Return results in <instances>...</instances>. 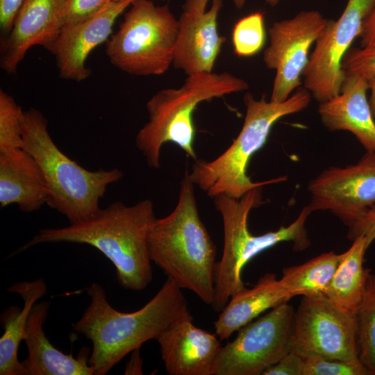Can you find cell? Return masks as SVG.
Masks as SVG:
<instances>
[{
    "label": "cell",
    "instance_id": "obj_1",
    "mask_svg": "<svg viewBox=\"0 0 375 375\" xmlns=\"http://www.w3.org/2000/svg\"><path fill=\"white\" fill-rule=\"evenodd\" d=\"M156 218L150 199L133 206L114 202L85 222L41 229L13 255L42 243L88 244L113 264L117 281L124 289L141 291L153 278L147 235Z\"/></svg>",
    "mask_w": 375,
    "mask_h": 375
},
{
    "label": "cell",
    "instance_id": "obj_2",
    "mask_svg": "<svg viewBox=\"0 0 375 375\" xmlns=\"http://www.w3.org/2000/svg\"><path fill=\"white\" fill-rule=\"evenodd\" d=\"M87 292L90 302L74 330L92 342L89 364L94 375L107 374L125 356L145 342L156 340L171 324L190 312L181 289L169 278L147 303L131 312L114 308L99 283H91Z\"/></svg>",
    "mask_w": 375,
    "mask_h": 375
},
{
    "label": "cell",
    "instance_id": "obj_3",
    "mask_svg": "<svg viewBox=\"0 0 375 375\" xmlns=\"http://www.w3.org/2000/svg\"><path fill=\"white\" fill-rule=\"evenodd\" d=\"M194 185L186 171L174 210L149 226L147 247L151 260L169 279L211 305L217 248L200 218Z\"/></svg>",
    "mask_w": 375,
    "mask_h": 375
},
{
    "label": "cell",
    "instance_id": "obj_4",
    "mask_svg": "<svg viewBox=\"0 0 375 375\" xmlns=\"http://www.w3.org/2000/svg\"><path fill=\"white\" fill-rule=\"evenodd\" d=\"M310 94L298 89L285 101H267L265 96L256 99L249 92L244 97L246 115L242 129L232 144L217 158L210 162L195 160L190 178L194 185L208 196L219 194L240 199L252 189L282 182L284 176L253 182L247 174L251 156L265 144L274 125L283 117L299 112L308 107Z\"/></svg>",
    "mask_w": 375,
    "mask_h": 375
},
{
    "label": "cell",
    "instance_id": "obj_5",
    "mask_svg": "<svg viewBox=\"0 0 375 375\" xmlns=\"http://www.w3.org/2000/svg\"><path fill=\"white\" fill-rule=\"evenodd\" d=\"M23 149L39 164L48 188L47 205L65 215L70 224L85 222L100 209L107 187L119 181V169L90 171L68 158L56 146L42 112L31 108L24 112Z\"/></svg>",
    "mask_w": 375,
    "mask_h": 375
},
{
    "label": "cell",
    "instance_id": "obj_6",
    "mask_svg": "<svg viewBox=\"0 0 375 375\" xmlns=\"http://www.w3.org/2000/svg\"><path fill=\"white\" fill-rule=\"evenodd\" d=\"M248 88L244 79L224 72L188 75L181 87L158 91L146 103L149 120L135 137L148 166L160 167L161 147L168 142L197 160L193 114L198 105Z\"/></svg>",
    "mask_w": 375,
    "mask_h": 375
},
{
    "label": "cell",
    "instance_id": "obj_7",
    "mask_svg": "<svg viewBox=\"0 0 375 375\" xmlns=\"http://www.w3.org/2000/svg\"><path fill=\"white\" fill-rule=\"evenodd\" d=\"M262 188L252 189L240 199L226 194L214 197L224 226V248L222 258L216 265L211 304L215 312H221L231 297L245 287L242 269L258 253L282 242H293L296 251L305 250L310 244L306 224L312 212L308 206L288 226L260 235L249 231L248 217L250 211L260 204Z\"/></svg>",
    "mask_w": 375,
    "mask_h": 375
},
{
    "label": "cell",
    "instance_id": "obj_8",
    "mask_svg": "<svg viewBox=\"0 0 375 375\" xmlns=\"http://www.w3.org/2000/svg\"><path fill=\"white\" fill-rule=\"evenodd\" d=\"M178 30L167 4L134 0L118 29L106 44V54L117 69L133 76H159L173 64Z\"/></svg>",
    "mask_w": 375,
    "mask_h": 375
},
{
    "label": "cell",
    "instance_id": "obj_9",
    "mask_svg": "<svg viewBox=\"0 0 375 375\" xmlns=\"http://www.w3.org/2000/svg\"><path fill=\"white\" fill-rule=\"evenodd\" d=\"M291 351L303 358L360 361L356 312L324 294L303 296L294 312Z\"/></svg>",
    "mask_w": 375,
    "mask_h": 375
},
{
    "label": "cell",
    "instance_id": "obj_10",
    "mask_svg": "<svg viewBox=\"0 0 375 375\" xmlns=\"http://www.w3.org/2000/svg\"><path fill=\"white\" fill-rule=\"evenodd\" d=\"M294 312L283 303L242 326L222 346L214 375H262L291 351Z\"/></svg>",
    "mask_w": 375,
    "mask_h": 375
},
{
    "label": "cell",
    "instance_id": "obj_11",
    "mask_svg": "<svg viewBox=\"0 0 375 375\" xmlns=\"http://www.w3.org/2000/svg\"><path fill=\"white\" fill-rule=\"evenodd\" d=\"M374 6L375 0H348L340 18L328 19L316 40L302 76L304 88L319 103L340 92L343 58Z\"/></svg>",
    "mask_w": 375,
    "mask_h": 375
},
{
    "label": "cell",
    "instance_id": "obj_12",
    "mask_svg": "<svg viewBox=\"0 0 375 375\" xmlns=\"http://www.w3.org/2000/svg\"><path fill=\"white\" fill-rule=\"evenodd\" d=\"M328 21L318 11L308 10L272 24L262 57L265 66L276 72L270 101H285L301 85L310 47Z\"/></svg>",
    "mask_w": 375,
    "mask_h": 375
},
{
    "label": "cell",
    "instance_id": "obj_13",
    "mask_svg": "<svg viewBox=\"0 0 375 375\" xmlns=\"http://www.w3.org/2000/svg\"><path fill=\"white\" fill-rule=\"evenodd\" d=\"M308 189L311 212H331L351 228L375 205V151H367L354 165L324 170Z\"/></svg>",
    "mask_w": 375,
    "mask_h": 375
},
{
    "label": "cell",
    "instance_id": "obj_14",
    "mask_svg": "<svg viewBox=\"0 0 375 375\" xmlns=\"http://www.w3.org/2000/svg\"><path fill=\"white\" fill-rule=\"evenodd\" d=\"M133 1H111L90 19L61 28L50 51L61 78L80 82L90 76L91 70L86 67L90 53L107 42L116 19Z\"/></svg>",
    "mask_w": 375,
    "mask_h": 375
},
{
    "label": "cell",
    "instance_id": "obj_15",
    "mask_svg": "<svg viewBox=\"0 0 375 375\" xmlns=\"http://www.w3.org/2000/svg\"><path fill=\"white\" fill-rule=\"evenodd\" d=\"M170 375H214L222 345L217 338L193 323L190 312L165 328L156 340Z\"/></svg>",
    "mask_w": 375,
    "mask_h": 375
},
{
    "label": "cell",
    "instance_id": "obj_16",
    "mask_svg": "<svg viewBox=\"0 0 375 375\" xmlns=\"http://www.w3.org/2000/svg\"><path fill=\"white\" fill-rule=\"evenodd\" d=\"M58 0H25L9 34L1 40L0 66L8 74L16 73L27 51L35 45L49 51L61 25L57 16Z\"/></svg>",
    "mask_w": 375,
    "mask_h": 375
},
{
    "label": "cell",
    "instance_id": "obj_17",
    "mask_svg": "<svg viewBox=\"0 0 375 375\" xmlns=\"http://www.w3.org/2000/svg\"><path fill=\"white\" fill-rule=\"evenodd\" d=\"M211 1L209 10L199 15L183 11L178 19L172 65L188 76L212 72L226 40L217 31L222 0Z\"/></svg>",
    "mask_w": 375,
    "mask_h": 375
},
{
    "label": "cell",
    "instance_id": "obj_18",
    "mask_svg": "<svg viewBox=\"0 0 375 375\" xmlns=\"http://www.w3.org/2000/svg\"><path fill=\"white\" fill-rule=\"evenodd\" d=\"M369 89L367 79L345 74L340 92L319 103L318 112L327 129L349 131L366 151H375V120L367 97Z\"/></svg>",
    "mask_w": 375,
    "mask_h": 375
},
{
    "label": "cell",
    "instance_id": "obj_19",
    "mask_svg": "<svg viewBox=\"0 0 375 375\" xmlns=\"http://www.w3.org/2000/svg\"><path fill=\"white\" fill-rule=\"evenodd\" d=\"M49 307V301H42L30 311L24 339L28 356L22 361L24 375H94L88 347L82 348L74 358L49 342L43 330Z\"/></svg>",
    "mask_w": 375,
    "mask_h": 375
},
{
    "label": "cell",
    "instance_id": "obj_20",
    "mask_svg": "<svg viewBox=\"0 0 375 375\" xmlns=\"http://www.w3.org/2000/svg\"><path fill=\"white\" fill-rule=\"evenodd\" d=\"M48 188L35 158L22 148L0 151V203L32 212L47 204Z\"/></svg>",
    "mask_w": 375,
    "mask_h": 375
},
{
    "label": "cell",
    "instance_id": "obj_21",
    "mask_svg": "<svg viewBox=\"0 0 375 375\" xmlns=\"http://www.w3.org/2000/svg\"><path fill=\"white\" fill-rule=\"evenodd\" d=\"M291 298L280 278L267 273L253 288L244 287L231 297L214 322L215 334L220 340H227L262 312Z\"/></svg>",
    "mask_w": 375,
    "mask_h": 375
},
{
    "label": "cell",
    "instance_id": "obj_22",
    "mask_svg": "<svg viewBox=\"0 0 375 375\" xmlns=\"http://www.w3.org/2000/svg\"><path fill=\"white\" fill-rule=\"evenodd\" d=\"M47 287L42 278L33 281L12 284L7 290L16 293L24 301L22 308L17 306L6 308L0 321L4 332L0 338V374L24 375L23 365L17 358V351L26 335L28 315L33 305L47 293Z\"/></svg>",
    "mask_w": 375,
    "mask_h": 375
},
{
    "label": "cell",
    "instance_id": "obj_23",
    "mask_svg": "<svg viewBox=\"0 0 375 375\" xmlns=\"http://www.w3.org/2000/svg\"><path fill=\"white\" fill-rule=\"evenodd\" d=\"M369 244L367 237L361 235L343 253L339 265L326 288L324 295L344 310L356 312L366 291L368 274L363 267L364 256Z\"/></svg>",
    "mask_w": 375,
    "mask_h": 375
},
{
    "label": "cell",
    "instance_id": "obj_24",
    "mask_svg": "<svg viewBox=\"0 0 375 375\" xmlns=\"http://www.w3.org/2000/svg\"><path fill=\"white\" fill-rule=\"evenodd\" d=\"M341 259V254L329 251L307 262L285 267L280 278L291 297L323 295Z\"/></svg>",
    "mask_w": 375,
    "mask_h": 375
},
{
    "label": "cell",
    "instance_id": "obj_25",
    "mask_svg": "<svg viewBox=\"0 0 375 375\" xmlns=\"http://www.w3.org/2000/svg\"><path fill=\"white\" fill-rule=\"evenodd\" d=\"M356 315L359 359L368 375H375V274L370 271L365 297Z\"/></svg>",
    "mask_w": 375,
    "mask_h": 375
},
{
    "label": "cell",
    "instance_id": "obj_26",
    "mask_svg": "<svg viewBox=\"0 0 375 375\" xmlns=\"http://www.w3.org/2000/svg\"><path fill=\"white\" fill-rule=\"evenodd\" d=\"M265 39L264 16L261 12L241 18L233 27L232 43L235 53L240 57L258 53L264 47Z\"/></svg>",
    "mask_w": 375,
    "mask_h": 375
},
{
    "label": "cell",
    "instance_id": "obj_27",
    "mask_svg": "<svg viewBox=\"0 0 375 375\" xmlns=\"http://www.w3.org/2000/svg\"><path fill=\"white\" fill-rule=\"evenodd\" d=\"M24 112L12 96L0 90V151L23 149Z\"/></svg>",
    "mask_w": 375,
    "mask_h": 375
},
{
    "label": "cell",
    "instance_id": "obj_28",
    "mask_svg": "<svg viewBox=\"0 0 375 375\" xmlns=\"http://www.w3.org/2000/svg\"><path fill=\"white\" fill-rule=\"evenodd\" d=\"M111 1V0H58V19L62 27L76 24L93 17Z\"/></svg>",
    "mask_w": 375,
    "mask_h": 375
},
{
    "label": "cell",
    "instance_id": "obj_29",
    "mask_svg": "<svg viewBox=\"0 0 375 375\" xmlns=\"http://www.w3.org/2000/svg\"><path fill=\"white\" fill-rule=\"evenodd\" d=\"M303 358V375H368L360 361L349 362L321 357Z\"/></svg>",
    "mask_w": 375,
    "mask_h": 375
},
{
    "label": "cell",
    "instance_id": "obj_30",
    "mask_svg": "<svg viewBox=\"0 0 375 375\" xmlns=\"http://www.w3.org/2000/svg\"><path fill=\"white\" fill-rule=\"evenodd\" d=\"M345 74H355L368 81L375 77V44L360 48H350L342 64Z\"/></svg>",
    "mask_w": 375,
    "mask_h": 375
},
{
    "label": "cell",
    "instance_id": "obj_31",
    "mask_svg": "<svg viewBox=\"0 0 375 375\" xmlns=\"http://www.w3.org/2000/svg\"><path fill=\"white\" fill-rule=\"evenodd\" d=\"M304 358L290 351L262 375H303Z\"/></svg>",
    "mask_w": 375,
    "mask_h": 375
},
{
    "label": "cell",
    "instance_id": "obj_32",
    "mask_svg": "<svg viewBox=\"0 0 375 375\" xmlns=\"http://www.w3.org/2000/svg\"><path fill=\"white\" fill-rule=\"evenodd\" d=\"M24 1L0 0V31L1 40L4 39L10 32L17 14Z\"/></svg>",
    "mask_w": 375,
    "mask_h": 375
},
{
    "label": "cell",
    "instance_id": "obj_33",
    "mask_svg": "<svg viewBox=\"0 0 375 375\" xmlns=\"http://www.w3.org/2000/svg\"><path fill=\"white\" fill-rule=\"evenodd\" d=\"M365 235L370 244L375 239V205L353 226L349 228L347 237L353 240L357 237Z\"/></svg>",
    "mask_w": 375,
    "mask_h": 375
},
{
    "label": "cell",
    "instance_id": "obj_34",
    "mask_svg": "<svg viewBox=\"0 0 375 375\" xmlns=\"http://www.w3.org/2000/svg\"><path fill=\"white\" fill-rule=\"evenodd\" d=\"M360 37L361 38V47L372 46L375 44V6L372 13L365 20Z\"/></svg>",
    "mask_w": 375,
    "mask_h": 375
},
{
    "label": "cell",
    "instance_id": "obj_35",
    "mask_svg": "<svg viewBox=\"0 0 375 375\" xmlns=\"http://www.w3.org/2000/svg\"><path fill=\"white\" fill-rule=\"evenodd\" d=\"M143 361L140 356L139 349L132 351L131 357L127 363L125 374H142Z\"/></svg>",
    "mask_w": 375,
    "mask_h": 375
},
{
    "label": "cell",
    "instance_id": "obj_36",
    "mask_svg": "<svg viewBox=\"0 0 375 375\" xmlns=\"http://www.w3.org/2000/svg\"><path fill=\"white\" fill-rule=\"evenodd\" d=\"M210 0H185L183 5L184 12L194 15L203 13L206 11V8L208 2Z\"/></svg>",
    "mask_w": 375,
    "mask_h": 375
},
{
    "label": "cell",
    "instance_id": "obj_37",
    "mask_svg": "<svg viewBox=\"0 0 375 375\" xmlns=\"http://www.w3.org/2000/svg\"><path fill=\"white\" fill-rule=\"evenodd\" d=\"M370 97L368 99L372 116L375 120V77L369 80Z\"/></svg>",
    "mask_w": 375,
    "mask_h": 375
},
{
    "label": "cell",
    "instance_id": "obj_38",
    "mask_svg": "<svg viewBox=\"0 0 375 375\" xmlns=\"http://www.w3.org/2000/svg\"><path fill=\"white\" fill-rule=\"evenodd\" d=\"M233 1L238 9H241L244 6L246 0H233Z\"/></svg>",
    "mask_w": 375,
    "mask_h": 375
},
{
    "label": "cell",
    "instance_id": "obj_39",
    "mask_svg": "<svg viewBox=\"0 0 375 375\" xmlns=\"http://www.w3.org/2000/svg\"><path fill=\"white\" fill-rule=\"evenodd\" d=\"M279 1L280 0H265V2L271 6H275L277 5Z\"/></svg>",
    "mask_w": 375,
    "mask_h": 375
},
{
    "label": "cell",
    "instance_id": "obj_40",
    "mask_svg": "<svg viewBox=\"0 0 375 375\" xmlns=\"http://www.w3.org/2000/svg\"><path fill=\"white\" fill-rule=\"evenodd\" d=\"M112 1H124L127 0H111Z\"/></svg>",
    "mask_w": 375,
    "mask_h": 375
}]
</instances>
